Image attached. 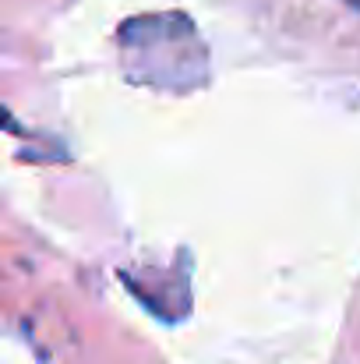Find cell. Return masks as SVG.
<instances>
[{"instance_id": "6da1fadb", "label": "cell", "mask_w": 360, "mask_h": 364, "mask_svg": "<svg viewBox=\"0 0 360 364\" xmlns=\"http://www.w3.org/2000/svg\"><path fill=\"white\" fill-rule=\"evenodd\" d=\"M124 71L138 85L187 92L205 82V46L187 14H141L120 25Z\"/></svg>"}, {"instance_id": "7a4b0ae2", "label": "cell", "mask_w": 360, "mask_h": 364, "mask_svg": "<svg viewBox=\"0 0 360 364\" xmlns=\"http://www.w3.org/2000/svg\"><path fill=\"white\" fill-rule=\"evenodd\" d=\"M347 4H354V7H360V0H347Z\"/></svg>"}]
</instances>
